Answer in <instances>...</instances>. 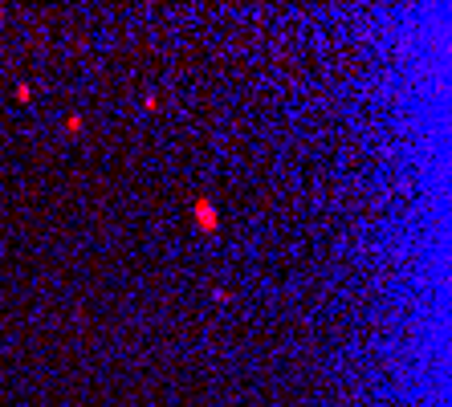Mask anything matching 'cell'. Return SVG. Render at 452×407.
<instances>
[{
	"mask_svg": "<svg viewBox=\"0 0 452 407\" xmlns=\"http://www.w3.org/2000/svg\"><path fill=\"white\" fill-rule=\"evenodd\" d=\"M65 130H69V135H78V130H82V119H78V114H74V119H65Z\"/></svg>",
	"mask_w": 452,
	"mask_h": 407,
	"instance_id": "3957f363",
	"label": "cell"
},
{
	"mask_svg": "<svg viewBox=\"0 0 452 407\" xmlns=\"http://www.w3.org/2000/svg\"><path fill=\"white\" fill-rule=\"evenodd\" d=\"M0 25H4V8H0Z\"/></svg>",
	"mask_w": 452,
	"mask_h": 407,
	"instance_id": "277c9868",
	"label": "cell"
},
{
	"mask_svg": "<svg viewBox=\"0 0 452 407\" xmlns=\"http://www.w3.org/2000/svg\"><path fill=\"white\" fill-rule=\"evenodd\" d=\"M192 220H196L204 232H216V228H220V216H216L212 200H196V204H192Z\"/></svg>",
	"mask_w": 452,
	"mask_h": 407,
	"instance_id": "6da1fadb",
	"label": "cell"
},
{
	"mask_svg": "<svg viewBox=\"0 0 452 407\" xmlns=\"http://www.w3.org/2000/svg\"><path fill=\"white\" fill-rule=\"evenodd\" d=\"M17 98H21V102H29V98H33V86H29V82H21V86H17Z\"/></svg>",
	"mask_w": 452,
	"mask_h": 407,
	"instance_id": "7a4b0ae2",
	"label": "cell"
}]
</instances>
